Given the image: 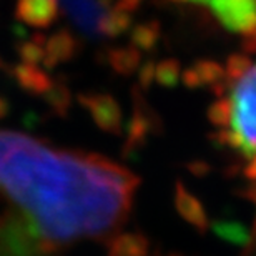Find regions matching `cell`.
Returning <instances> with one entry per match:
<instances>
[{"label":"cell","instance_id":"obj_1","mask_svg":"<svg viewBox=\"0 0 256 256\" xmlns=\"http://www.w3.org/2000/svg\"><path fill=\"white\" fill-rule=\"evenodd\" d=\"M138 178L118 163L0 130V192L50 250L110 234L130 213Z\"/></svg>","mask_w":256,"mask_h":256},{"label":"cell","instance_id":"obj_2","mask_svg":"<svg viewBox=\"0 0 256 256\" xmlns=\"http://www.w3.org/2000/svg\"><path fill=\"white\" fill-rule=\"evenodd\" d=\"M230 120L218 130L223 145L238 150L243 156L256 158V65H250L243 75L230 82Z\"/></svg>","mask_w":256,"mask_h":256},{"label":"cell","instance_id":"obj_3","mask_svg":"<svg viewBox=\"0 0 256 256\" xmlns=\"http://www.w3.org/2000/svg\"><path fill=\"white\" fill-rule=\"evenodd\" d=\"M50 252L25 214L0 216V256H44Z\"/></svg>","mask_w":256,"mask_h":256},{"label":"cell","instance_id":"obj_4","mask_svg":"<svg viewBox=\"0 0 256 256\" xmlns=\"http://www.w3.org/2000/svg\"><path fill=\"white\" fill-rule=\"evenodd\" d=\"M206 7L224 28L248 35L256 28V0H186Z\"/></svg>","mask_w":256,"mask_h":256},{"label":"cell","instance_id":"obj_5","mask_svg":"<svg viewBox=\"0 0 256 256\" xmlns=\"http://www.w3.org/2000/svg\"><path fill=\"white\" fill-rule=\"evenodd\" d=\"M78 102L100 130L110 135H120L124 128V115L114 96L106 94H84L78 95Z\"/></svg>","mask_w":256,"mask_h":256},{"label":"cell","instance_id":"obj_6","mask_svg":"<svg viewBox=\"0 0 256 256\" xmlns=\"http://www.w3.org/2000/svg\"><path fill=\"white\" fill-rule=\"evenodd\" d=\"M58 14L57 0H18L15 7V15L25 25L34 28L50 27Z\"/></svg>","mask_w":256,"mask_h":256},{"label":"cell","instance_id":"obj_7","mask_svg":"<svg viewBox=\"0 0 256 256\" xmlns=\"http://www.w3.org/2000/svg\"><path fill=\"white\" fill-rule=\"evenodd\" d=\"M173 202H175L176 212L180 213V216L185 220L188 224H192L193 228H196L198 232H206L210 228L208 214L204 210L203 203L194 196V194L182 185L176 183L175 194H173Z\"/></svg>","mask_w":256,"mask_h":256},{"label":"cell","instance_id":"obj_8","mask_svg":"<svg viewBox=\"0 0 256 256\" xmlns=\"http://www.w3.org/2000/svg\"><path fill=\"white\" fill-rule=\"evenodd\" d=\"M183 85L188 88H202V86H218L224 82V68L212 60H200L188 68L182 70Z\"/></svg>","mask_w":256,"mask_h":256},{"label":"cell","instance_id":"obj_9","mask_svg":"<svg viewBox=\"0 0 256 256\" xmlns=\"http://www.w3.org/2000/svg\"><path fill=\"white\" fill-rule=\"evenodd\" d=\"M45 57L42 60L44 66L47 70L55 68L58 64L68 62L70 58H74L76 54L78 44H76L75 37L66 30H58L52 37L45 40Z\"/></svg>","mask_w":256,"mask_h":256},{"label":"cell","instance_id":"obj_10","mask_svg":"<svg viewBox=\"0 0 256 256\" xmlns=\"http://www.w3.org/2000/svg\"><path fill=\"white\" fill-rule=\"evenodd\" d=\"M12 76L20 88L32 95H44L54 82L45 70L38 68L37 65H30L24 62L14 66Z\"/></svg>","mask_w":256,"mask_h":256},{"label":"cell","instance_id":"obj_11","mask_svg":"<svg viewBox=\"0 0 256 256\" xmlns=\"http://www.w3.org/2000/svg\"><path fill=\"white\" fill-rule=\"evenodd\" d=\"M148 240L140 233H122L108 244V256H146Z\"/></svg>","mask_w":256,"mask_h":256},{"label":"cell","instance_id":"obj_12","mask_svg":"<svg viewBox=\"0 0 256 256\" xmlns=\"http://www.w3.org/2000/svg\"><path fill=\"white\" fill-rule=\"evenodd\" d=\"M47 105L58 116H65L72 108V92L64 82H52L48 90L42 95Z\"/></svg>","mask_w":256,"mask_h":256},{"label":"cell","instance_id":"obj_13","mask_svg":"<svg viewBox=\"0 0 256 256\" xmlns=\"http://www.w3.org/2000/svg\"><path fill=\"white\" fill-rule=\"evenodd\" d=\"M108 64L116 74L130 75L140 65V54L135 48H115L108 54Z\"/></svg>","mask_w":256,"mask_h":256},{"label":"cell","instance_id":"obj_14","mask_svg":"<svg viewBox=\"0 0 256 256\" xmlns=\"http://www.w3.org/2000/svg\"><path fill=\"white\" fill-rule=\"evenodd\" d=\"M130 24H132V18H130V15H128V10L116 7L115 10H112V12H108L105 17H102L98 20V30L106 35H110V37H115V35L124 34L125 30L130 27Z\"/></svg>","mask_w":256,"mask_h":256},{"label":"cell","instance_id":"obj_15","mask_svg":"<svg viewBox=\"0 0 256 256\" xmlns=\"http://www.w3.org/2000/svg\"><path fill=\"white\" fill-rule=\"evenodd\" d=\"M182 78V65L175 58L162 60L160 64H155V82L160 86L172 88Z\"/></svg>","mask_w":256,"mask_h":256},{"label":"cell","instance_id":"obj_16","mask_svg":"<svg viewBox=\"0 0 256 256\" xmlns=\"http://www.w3.org/2000/svg\"><path fill=\"white\" fill-rule=\"evenodd\" d=\"M45 38L44 35H34L30 40H25L17 47V52L22 58L24 64H30V65H38L42 64V60L45 57Z\"/></svg>","mask_w":256,"mask_h":256},{"label":"cell","instance_id":"obj_17","mask_svg":"<svg viewBox=\"0 0 256 256\" xmlns=\"http://www.w3.org/2000/svg\"><path fill=\"white\" fill-rule=\"evenodd\" d=\"M213 230L220 238L236 244H246L250 240L248 230L236 222H218L213 224Z\"/></svg>","mask_w":256,"mask_h":256},{"label":"cell","instance_id":"obj_18","mask_svg":"<svg viewBox=\"0 0 256 256\" xmlns=\"http://www.w3.org/2000/svg\"><path fill=\"white\" fill-rule=\"evenodd\" d=\"M158 40V25L145 24L132 30V42L140 50H150Z\"/></svg>","mask_w":256,"mask_h":256},{"label":"cell","instance_id":"obj_19","mask_svg":"<svg viewBox=\"0 0 256 256\" xmlns=\"http://www.w3.org/2000/svg\"><path fill=\"white\" fill-rule=\"evenodd\" d=\"M208 118H210V124L213 126H216L218 130L226 128L228 120H230V104H228L226 96L218 95V100L213 102L208 110Z\"/></svg>","mask_w":256,"mask_h":256},{"label":"cell","instance_id":"obj_20","mask_svg":"<svg viewBox=\"0 0 256 256\" xmlns=\"http://www.w3.org/2000/svg\"><path fill=\"white\" fill-rule=\"evenodd\" d=\"M252 65V60H250L246 55H232L228 58L224 68V82H233L236 80L240 75H243L246 72L248 66Z\"/></svg>","mask_w":256,"mask_h":256},{"label":"cell","instance_id":"obj_21","mask_svg":"<svg viewBox=\"0 0 256 256\" xmlns=\"http://www.w3.org/2000/svg\"><path fill=\"white\" fill-rule=\"evenodd\" d=\"M138 78H140V85L143 88H148L153 82H155V64L148 62L140 68V74H138Z\"/></svg>","mask_w":256,"mask_h":256},{"label":"cell","instance_id":"obj_22","mask_svg":"<svg viewBox=\"0 0 256 256\" xmlns=\"http://www.w3.org/2000/svg\"><path fill=\"white\" fill-rule=\"evenodd\" d=\"M10 112V104L7 98H4V96H0V120L5 118V116L8 115Z\"/></svg>","mask_w":256,"mask_h":256},{"label":"cell","instance_id":"obj_23","mask_svg":"<svg viewBox=\"0 0 256 256\" xmlns=\"http://www.w3.org/2000/svg\"><path fill=\"white\" fill-rule=\"evenodd\" d=\"M138 4H140V0H120L118 7L124 10H130V8H135Z\"/></svg>","mask_w":256,"mask_h":256},{"label":"cell","instance_id":"obj_24","mask_svg":"<svg viewBox=\"0 0 256 256\" xmlns=\"http://www.w3.org/2000/svg\"><path fill=\"white\" fill-rule=\"evenodd\" d=\"M248 37L252 38V45H250V48H252V50H256V28L253 30L252 34L248 35Z\"/></svg>","mask_w":256,"mask_h":256},{"label":"cell","instance_id":"obj_25","mask_svg":"<svg viewBox=\"0 0 256 256\" xmlns=\"http://www.w3.org/2000/svg\"><path fill=\"white\" fill-rule=\"evenodd\" d=\"M170 2H186V0H170Z\"/></svg>","mask_w":256,"mask_h":256}]
</instances>
